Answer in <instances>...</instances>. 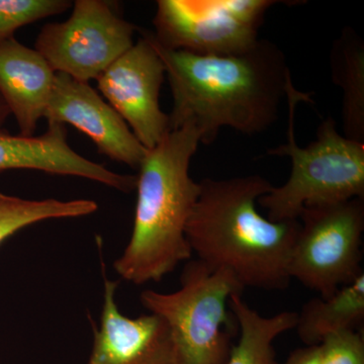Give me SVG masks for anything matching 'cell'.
I'll list each match as a JSON object with an SVG mask.
<instances>
[{"label":"cell","instance_id":"cell-1","mask_svg":"<svg viewBox=\"0 0 364 364\" xmlns=\"http://www.w3.org/2000/svg\"><path fill=\"white\" fill-rule=\"evenodd\" d=\"M144 35L161 58L168 79L173 100L170 131L193 127L200 143L208 145L223 128L256 135L277 121L293 81L277 45L259 40L243 54L205 56L165 49L149 32Z\"/></svg>","mask_w":364,"mask_h":364},{"label":"cell","instance_id":"cell-2","mask_svg":"<svg viewBox=\"0 0 364 364\" xmlns=\"http://www.w3.org/2000/svg\"><path fill=\"white\" fill-rule=\"evenodd\" d=\"M200 183L186 231L198 260L210 269L231 272L244 289H289L299 222H273L258 212V200L272 184L260 176L205 178Z\"/></svg>","mask_w":364,"mask_h":364},{"label":"cell","instance_id":"cell-3","mask_svg":"<svg viewBox=\"0 0 364 364\" xmlns=\"http://www.w3.org/2000/svg\"><path fill=\"white\" fill-rule=\"evenodd\" d=\"M200 144L193 127H182L170 131L141 162L130 241L114 263L127 282H160L193 255L186 231L200 183L191 178L189 167Z\"/></svg>","mask_w":364,"mask_h":364},{"label":"cell","instance_id":"cell-4","mask_svg":"<svg viewBox=\"0 0 364 364\" xmlns=\"http://www.w3.org/2000/svg\"><path fill=\"white\" fill-rule=\"evenodd\" d=\"M289 131L284 145L267 151L272 156L291 157V176L282 186H273L258 205L273 222L296 221L304 208L312 205L364 200V143L341 135L331 117L318 126L316 140L299 147L294 135L296 105L311 102L309 93L289 83Z\"/></svg>","mask_w":364,"mask_h":364},{"label":"cell","instance_id":"cell-5","mask_svg":"<svg viewBox=\"0 0 364 364\" xmlns=\"http://www.w3.org/2000/svg\"><path fill=\"white\" fill-rule=\"evenodd\" d=\"M244 287L231 272L212 270L200 260L186 263L173 293L147 289L141 303L168 326L173 364H225L233 345L235 317L228 305Z\"/></svg>","mask_w":364,"mask_h":364},{"label":"cell","instance_id":"cell-6","mask_svg":"<svg viewBox=\"0 0 364 364\" xmlns=\"http://www.w3.org/2000/svg\"><path fill=\"white\" fill-rule=\"evenodd\" d=\"M299 222L289 262L291 279L328 298L363 272L364 200L306 207Z\"/></svg>","mask_w":364,"mask_h":364},{"label":"cell","instance_id":"cell-7","mask_svg":"<svg viewBox=\"0 0 364 364\" xmlns=\"http://www.w3.org/2000/svg\"><path fill=\"white\" fill-rule=\"evenodd\" d=\"M273 0H159L152 39L162 48L205 56L250 50Z\"/></svg>","mask_w":364,"mask_h":364},{"label":"cell","instance_id":"cell-8","mask_svg":"<svg viewBox=\"0 0 364 364\" xmlns=\"http://www.w3.org/2000/svg\"><path fill=\"white\" fill-rule=\"evenodd\" d=\"M136 31L114 2L77 0L68 20L43 26L35 50L56 73L90 82L133 47Z\"/></svg>","mask_w":364,"mask_h":364},{"label":"cell","instance_id":"cell-9","mask_svg":"<svg viewBox=\"0 0 364 364\" xmlns=\"http://www.w3.org/2000/svg\"><path fill=\"white\" fill-rule=\"evenodd\" d=\"M165 68L145 35L97 78L98 90L147 150L170 132L169 116L160 107Z\"/></svg>","mask_w":364,"mask_h":364},{"label":"cell","instance_id":"cell-10","mask_svg":"<svg viewBox=\"0 0 364 364\" xmlns=\"http://www.w3.org/2000/svg\"><path fill=\"white\" fill-rule=\"evenodd\" d=\"M44 119L48 124H71L109 159L138 170L147 149L126 122L90 82L56 73Z\"/></svg>","mask_w":364,"mask_h":364},{"label":"cell","instance_id":"cell-11","mask_svg":"<svg viewBox=\"0 0 364 364\" xmlns=\"http://www.w3.org/2000/svg\"><path fill=\"white\" fill-rule=\"evenodd\" d=\"M117 287L119 282L105 274L104 305L86 364H173L166 322L151 313L124 316L117 303Z\"/></svg>","mask_w":364,"mask_h":364},{"label":"cell","instance_id":"cell-12","mask_svg":"<svg viewBox=\"0 0 364 364\" xmlns=\"http://www.w3.org/2000/svg\"><path fill=\"white\" fill-rule=\"evenodd\" d=\"M48 124L40 136L11 135L0 130V174L9 170H35L90 179L122 193L136 189V176L117 173L81 156L69 145L65 126Z\"/></svg>","mask_w":364,"mask_h":364},{"label":"cell","instance_id":"cell-13","mask_svg":"<svg viewBox=\"0 0 364 364\" xmlns=\"http://www.w3.org/2000/svg\"><path fill=\"white\" fill-rule=\"evenodd\" d=\"M56 72L37 50L16 38L0 44V97L20 129V135L35 136L49 105Z\"/></svg>","mask_w":364,"mask_h":364},{"label":"cell","instance_id":"cell-14","mask_svg":"<svg viewBox=\"0 0 364 364\" xmlns=\"http://www.w3.org/2000/svg\"><path fill=\"white\" fill-rule=\"evenodd\" d=\"M364 321V273L328 298L306 301L298 313L294 329L306 346L322 343L329 335L358 331Z\"/></svg>","mask_w":364,"mask_h":364},{"label":"cell","instance_id":"cell-15","mask_svg":"<svg viewBox=\"0 0 364 364\" xmlns=\"http://www.w3.org/2000/svg\"><path fill=\"white\" fill-rule=\"evenodd\" d=\"M333 82L342 90L343 136L364 143V43L345 28L330 53Z\"/></svg>","mask_w":364,"mask_h":364},{"label":"cell","instance_id":"cell-16","mask_svg":"<svg viewBox=\"0 0 364 364\" xmlns=\"http://www.w3.org/2000/svg\"><path fill=\"white\" fill-rule=\"evenodd\" d=\"M229 306L240 335L225 364H277L273 343L280 335L294 329L298 313L263 317L242 299L241 294L232 296Z\"/></svg>","mask_w":364,"mask_h":364},{"label":"cell","instance_id":"cell-17","mask_svg":"<svg viewBox=\"0 0 364 364\" xmlns=\"http://www.w3.org/2000/svg\"><path fill=\"white\" fill-rule=\"evenodd\" d=\"M97 203L92 200H28L0 193V244L32 225L55 219L92 215Z\"/></svg>","mask_w":364,"mask_h":364},{"label":"cell","instance_id":"cell-18","mask_svg":"<svg viewBox=\"0 0 364 364\" xmlns=\"http://www.w3.org/2000/svg\"><path fill=\"white\" fill-rule=\"evenodd\" d=\"M70 6L67 0H0V44L23 26L65 13Z\"/></svg>","mask_w":364,"mask_h":364},{"label":"cell","instance_id":"cell-19","mask_svg":"<svg viewBox=\"0 0 364 364\" xmlns=\"http://www.w3.org/2000/svg\"><path fill=\"white\" fill-rule=\"evenodd\" d=\"M320 364H364V339L359 331L329 335L318 345Z\"/></svg>","mask_w":364,"mask_h":364},{"label":"cell","instance_id":"cell-20","mask_svg":"<svg viewBox=\"0 0 364 364\" xmlns=\"http://www.w3.org/2000/svg\"><path fill=\"white\" fill-rule=\"evenodd\" d=\"M277 364H320L318 345L296 349L284 363Z\"/></svg>","mask_w":364,"mask_h":364},{"label":"cell","instance_id":"cell-21","mask_svg":"<svg viewBox=\"0 0 364 364\" xmlns=\"http://www.w3.org/2000/svg\"><path fill=\"white\" fill-rule=\"evenodd\" d=\"M9 117H11V112L4 100L0 97V130H4V126Z\"/></svg>","mask_w":364,"mask_h":364}]
</instances>
